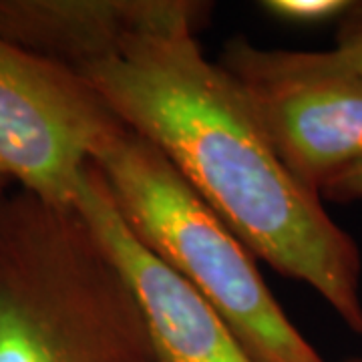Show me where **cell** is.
Listing matches in <instances>:
<instances>
[{"label": "cell", "mask_w": 362, "mask_h": 362, "mask_svg": "<svg viewBox=\"0 0 362 362\" xmlns=\"http://www.w3.org/2000/svg\"><path fill=\"white\" fill-rule=\"evenodd\" d=\"M11 192V180L6 177V173L0 169V199L4 197V195Z\"/></svg>", "instance_id": "obj_11"}, {"label": "cell", "mask_w": 362, "mask_h": 362, "mask_svg": "<svg viewBox=\"0 0 362 362\" xmlns=\"http://www.w3.org/2000/svg\"><path fill=\"white\" fill-rule=\"evenodd\" d=\"M90 163L135 238L207 300L254 362H326L276 302L256 256L159 149L119 121Z\"/></svg>", "instance_id": "obj_3"}, {"label": "cell", "mask_w": 362, "mask_h": 362, "mask_svg": "<svg viewBox=\"0 0 362 362\" xmlns=\"http://www.w3.org/2000/svg\"><path fill=\"white\" fill-rule=\"evenodd\" d=\"M0 362H157L137 298L75 207L0 199Z\"/></svg>", "instance_id": "obj_2"}, {"label": "cell", "mask_w": 362, "mask_h": 362, "mask_svg": "<svg viewBox=\"0 0 362 362\" xmlns=\"http://www.w3.org/2000/svg\"><path fill=\"white\" fill-rule=\"evenodd\" d=\"M328 54L338 66L362 78V4L354 2L350 13L340 21L337 49Z\"/></svg>", "instance_id": "obj_9"}, {"label": "cell", "mask_w": 362, "mask_h": 362, "mask_svg": "<svg viewBox=\"0 0 362 362\" xmlns=\"http://www.w3.org/2000/svg\"><path fill=\"white\" fill-rule=\"evenodd\" d=\"M207 13L145 28L77 73L256 258L310 286L362 334L358 246L286 169L235 81L204 57L195 30Z\"/></svg>", "instance_id": "obj_1"}, {"label": "cell", "mask_w": 362, "mask_h": 362, "mask_svg": "<svg viewBox=\"0 0 362 362\" xmlns=\"http://www.w3.org/2000/svg\"><path fill=\"white\" fill-rule=\"evenodd\" d=\"M75 209L129 282L157 362H254L207 300L135 238L93 163L78 183Z\"/></svg>", "instance_id": "obj_6"}, {"label": "cell", "mask_w": 362, "mask_h": 362, "mask_svg": "<svg viewBox=\"0 0 362 362\" xmlns=\"http://www.w3.org/2000/svg\"><path fill=\"white\" fill-rule=\"evenodd\" d=\"M218 65L235 81L286 169L308 192L362 163V78L328 51H268L232 39Z\"/></svg>", "instance_id": "obj_4"}, {"label": "cell", "mask_w": 362, "mask_h": 362, "mask_svg": "<svg viewBox=\"0 0 362 362\" xmlns=\"http://www.w3.org/2000/svg\"><path fill=\"white\" fill-rule=\"evenodd\" d=\"M117 123L73 69L0 37V169L16 189L75 207L93 151Z\"/></svg>", "instance_id": "obj_5"}, {"label": "cell", "mask_w": 362, "mask_h": 362, "mask_svg": "<svg viewBox=\"0 0 362 362\" xmlns=\"http://www.w3.org/2000/svg\"><path fill=\"white\" fill-rule=\"evenodd\" d=\"M202 6L195 0H0V37L77 73L133 35Z\"/></svg>", "instance_id": "obj_7"}, {"label": "cell", "mask_w": 362, "mask_h": 362, "mask_svg": "<svg viewBox=\"0 0 362 362\" xmlns=\"http://www.w3.org/2000/svg\"><path fill=\"white\" fill-rule=\"evenodd\" d=\"M264 11L278 21L292 25H322L330 21H342L354 2L349 0H266Z\"/></svg>", "instance_id": "obj_8"}, {"label": "cell", "mask_w": 362, "mask_h": 362, "mask_svg": "<svg viewBox=\"0 0 362 362\" xmlns=\"http://www.w3.org/2000/svg\"><path fill=\"white\" fill-rule=\"evenodd\" d=\"M322 199L338 202V204H349V202H358L362 199V163L356 168L344 171L332 180L320 194Z\"/></svg>", "instance_id": "obj_10"}]
</instances>
